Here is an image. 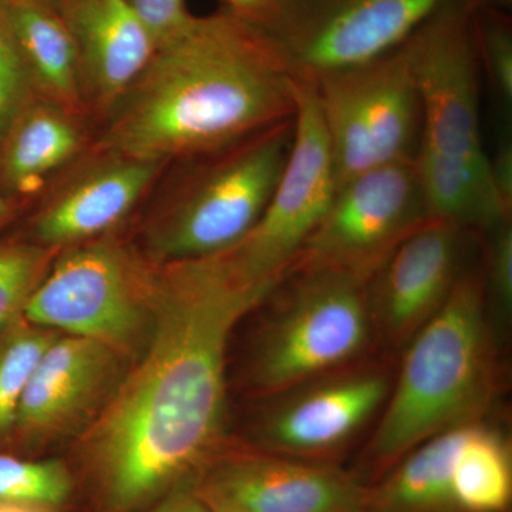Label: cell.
<instances>
[{
  "mask_svg": "<svg viewBox=\"0 0 512 512\" xmlns=\"http://www.w3.org/2000/svg\"><path fill=\"white\" fill-rule=\"evenodd\" d=\"M274 289L242 281L211 254L148 269L154 332L94 427L104 507H144L198 466L220 439L232 330Z\"/></svg>",
  "mask_w": 512,
  "mask_h": 512,
  "instance_id": "cell-1",
  "label": "cell"
},
{
  "mask_svg": "<svg viewBox=\"0 0 512 512\" xmlns=\"http://www.w3.org/2000/svg\"><path fill=\"white\" fill-rule=\"evenodd\" d=\"M296 97L261 26L225 9L192 15L111 104L99 150L158 163L202 156L292 119Z\"/></svg>",
  "mask_w": 512,
  "mask_h": 512,
  "instance_id": "cell-2",
  "label": "cell"
},
{
  "mask_svg": "<svg viewBox=\"0 0 512 512\" xmlns=\"http://www.w3.org/2000/svg\"><path fill=\"white\" fill-rule=\"evenodd\" d=\"M484 279L468 269L444 305L407 345L402 370L367 458L390 466L424 441L476 423L494 387Z\"/></svg>",
  "mask_w": 512,
  "mask_h": 512,
  "instance_id": "cell-3",
  "label": "cell"
},
{
  "mask_svg": "<svg viewBox=\"0 0 512 512\" xmlns=\"http://www.w3.org/2000/svg\"><path fill=\"white\" fill-rule=\"evenodd\" d=\"M293 141L295 117L192 157L194 165L153 238L163 262L214 254L244 237L281 185Z\"/></svg>",
  "mask_w": 512,
  "mask_h": 512,
  "instance_id": "cell-4",
  "label": "cell"
},
{
  "mask_svg": "<svg viewBox=\"0 0 512 512\" xmlns=\"http://www.w3.org/2000/svg\"><path fill=\"white\" fill-rule=\"evenodd\" d=\"M369 282L333 269H295L262 329L251 377L264 393L291 392L357 359L375 328Z\"/></svg>",
  "mask_w": 512,
  "mask_h": 512,
  "instance_id": "cell-5",
  "label": "cell"
},
{
  "mask_svg": "<svg viewBox=\"0 0 512 512\" xmlns=\"http://www.w3.org/2000/svg\"><path fill=\"white\" fill-rule=\"evenodd\" d=\"M309 84L328 140L335 187L416 156L423 109L399 46Z\"/></svg>",
  "mask_w": 512,
  "mask_h": 512,
  "instance_id": "cell-6",
  "label": "cell"
},
{
  "mask_svg": "<svg viewBox=\"0 0 512 512\" xmlns=\"http://www.w3.org/2000/svg\"><path fill=\"white\" fill-rule=\"evenodd\" d=\"M447 0H275L252 20L298 82L375 59L403 43ZM507 9L511 0H485Z\"/></svg>",
  "mask_w": 512,
  "mask_h": 512,
  "instance_id": "cell-7",
  "label": "cell"
},
{
  "mask_svg": "<svg viewBox=\"0 0 512 512\" xmlns=\"http://www.w3.org/2000/svg\"><path fill=\"white\" fill-rule=\"evenodd\" d=\"M485 0H447L400 43L423 109L421 146L487 163L480 131L477 10Z\"/></svg>",
  "mask_w": 512,
  "mask_h": 512,
  "instance_id": "cell-8",
  "label": "cell"
},
{
  "mask_svg": "<svg viewBox=\"0 0 512 512\" xmlns=\"http://www.w3.org/2000/svg\"><path fill=\"white\" fill-rule=\"evenodd\" d=\"M427 221L413 158L373 168L335 187L293 271L333 269L369 282Z\"/></svg>",
  "mask_w": 512,
  "mask_h": 512,
  "instance_id": "cell-9",
  "label": "cell"
},
{
  "mask_svg": "<svg viewBox=\"0 0 512 512\" xmlns=\"http://www.w3.org/2000/svg\"><path fill=\"white\" fill-rule=\"evenodd\" d=\"M148 269L113 242L64 255L40 281L22 318L106 346L126 345L148 303Z\"/></svg>",
  "mask_w": 512,
  "mask_h": 512,
  "instance_id": "cell-10",
  "label": "cell"
},
{
  "mask_svg": "<svg viewBox=\"0 0 512 512\" xmlns=\"http://www.w3.org/2000/svg\"><path fill=\"white\" fill-rule=\"evenodd\" d=\"M473 232L427 221L404 239L367 284L373 328L394 346L413 336L447 301L466 274Z\"/></svg>",
  "mask_w": 512,
  "mask_h": 512,
  "instance_id": "cell-11",
  "label": "cell"
},
{
  "mask_svg": "<svg viewBox=\"0 0 512 512\" xmlns=\"http://www.w3.org/2000/svg\"><path fill=\"white\" fill-rule=\"evenodd\" d=\"M198 494L208 507L239 512H365L367 503L345 474L281 457L228 461Z\"/></svg>",
  "mask_w": 512,
  "mask_h": 512,
  "instance_id": "cell-12",
  "label": "cell"
},
{
  "mask_svg": "<svg viewBox=\"0 0 512 512\" xmlns=\"http://www.w3.org/2000/svg\"><path fill=\"white\" fill-rule=\"evenodd\" d=\"M295 387L264 426V439L288 456H316L348 443L389 397L387 377L357 372Z\"/></svg>",
  "mask_w": 512,
  "mask_h": 512,
  "instance_id": "cell-13",
  "label": "cell"
},
{
  "mask_svg": "<svg viewBox=\"0 0 512 512\" xmlns=\"http://www.w3.org/2000/svg\"><path fill=\"white\" fill-rule=\"evenodd\" d=\"M59 10L79 53L83 99L107 111L146 69L156 42L128 0H62Z\"/></svg>",
  "mask_w": 512,
  "mask_h": 512,
  "instance_id": "cell-14",
  "label": "cell"
},
{
  "mask_svg": "<svg viewBox=\"0 0 512 512\" xmlns=\"http://www.w3.org/2000/svg\"><path fill=\"white\" fill-rule=\"evenodd\" d=\"M40 212L35 232L50 245L72 244L119 224L156 180L164 163L106 154Z\"/></svg>",
  "mask_w": 512,
  "mask_h": 512,
  "instance_id": "cell-15",
  "label": "cell"
},
{
  "mask_svg": "<svg viewBox=\"0 0 512 512\" xmlns=\"http://www.w3.org/2000/svg\"><path fill=\"white\" fill-rule=\"evenodd\" d=\"M109 346L92 339L55 340L30 377L9 441H26L60 426L92 399L109 367Z\"/></svg>",
  "mask_w": 512,
  "mask_h": 512,
  "instance_id": "cell-16",
  "label": "cell"
},
{
  "mask_svg": "<svg viewBox=\"0 0 512 512\" xmlns=\"http://www.w3.org/2000/svg\"><path fill=\"white\" fill-rule=\"evenodd\" d=\"M413 161L429 221L446 222L477 235L511 220V212L495 190L490 160L473 163L420 144Z\"/></svg>",
  "mask_w": 512,
  "mask_h": 512,
  "instance_id": "cell-17",
  "label": "cell"
},
{
  "mask_svg": "<svg viewBox=\"0 0 512 512\" xmlns=\"http://www.w3.org/2000/svg\"><path fill=\"white\" fill-rule=\"evenodd\" d=\"M73 119L42 99L20 114L0 141V194H32L77 153L82 133Z\"/></svg>",
  "mask_w": 512,
  "mask_h": 512,
  "instance_id": "cell-18",
  "label": "cell"
},
{
  "mask_svg": "<svg viewBox=\"0 0 512 512\" xmlns=\"http://www.w3.org/2000/svg\"><path fill=\"white\" fill-rule=\"evenodd\" d=\"M37 97L67 113L84 106L79 53L66 20L43 0H9Z\"/></svg>",
  "mask_w": 512,
  "mask_h": 512,
  "instance_id": "cell-19",
  "label": "cell"
},
{
  "mask_svg": "<svg viewBox=\"0 0 512 512\" xmlns=\"http://www.w3.org/2000/svg\"><path fill=\"white\" fill-rule=\"evenodd\" d=\"M471 424L443 431L410 451L375 493H367L366 510L457 512L454 464Z\"/></svg>",
  "mask_w": 512,
  "mask_h": 512,
  "instance_id": "cell-20",
  "label": "cell"
},
{
  "mask_svg": "<svg viewBox=\"0 0 512 512\" xmlns=\"http://www.w3.org/2000/svg\"><path fill=\"white\" fill-rule=\"evenodd\" d=\"M511 494L507 443L494 430L471 424L454 464L453 497L458 512H504Z\"/></svg>",
  "mask_w": 512,
  "mask_h": 512,
  "instance_id": "cell-21",
  "label": "cell"
},
{
  "mask_svg": "<svg viewBox=\"0 0 512 512\" xmlns=\"http://www.w3.org/2000/svg\"><path fill=\"white\" fill-rule=\"evenodd\" d=\"M53 342L52 335L19 322L0 332V446L12 437L23 392Z\"/></svg>",
  "mask_w": 512,
  "mask_h": 512,
  "instance_id": "cell-22",
  "label": "cell"
},
{
  "mask_svg": "<svg viewBox=\"0 0 512 512\" xmlns=\"http://www.w3.org/2000/svg\"><path fill=\"white\" fill-rule=\"evenodd\" d=\"M72 480L62 464L32 461L0 451V503L42 508L63 504Z\"/></svg>",
  "mask_w": 512,
  "mask_h": 512,
  "instance_id": "cell-23",
  "label": "cell"
},
{
  "mask_svg": "<svg viewBox=\"0 0 512 512\" xmlns=\"http://www.w3.org/2000/svg\"><path fill=\"white\" fill-rule=\"evenodd\" d=\"M37 97L9 0H0V141Z\"/></svg>",
  "mask_w": 512,
  "mask_h": 512,
  "instance_id": "cell-24",
  "label": "cell"
},
{
  "mask_svg": "<svg viewBox=\"0 0 512 512\" xmlns=\"http://www.w3.org/2000/svg\"><path fill=\"white\" fill-rule=\"evenodd\" d=\"M46 264L43 249L26 242L0 244V332L19 322L40 284Z\"/></svg>",
  "mask_w": 512,
  "mask_h": 512,
  "instance_id": "cell-25",
  "label": "cell"
},
{
  "mask_svg": "<svg viewBox=\"0 0 512 512\" xmlns=\"http://www.w3.org/2000/svg\"><path fill=\"white\" fill-rule=\"evenodd\" d=\"M477 43L495 92L505 104L512 103V28L507 9L480 6L477 10Z\"/></svg>",
  "mask_w": 512,
  "mask_h": 512,
  "instance_id": "cell-26",
  "label": "cell"
},
{
  "mask_svg": "<svg viewBox=\"0 0 512 512\" xmlns=\"http://www.w3.org/2000/svg\"><path fill=\"white\" fill-rule=\"evenodd\" d=\"M487 265L484 268L485 302L507 322L512 311V228L505 220L488 232Z\"/></svg>",
  "mask_w": 512,
  "mask_h": 512,
  "instance_id": "cell-27",
  "label": "cell"
},
{
  "mask_svg": "<svg viewBox=\"0 0 512 512\" xmlns=\"http://www.w3.org/2000/svg\"><path fill=\"white\" fill-rule=\"evenodd\" d=\"M128 3L146 26L156 46L175 35L192 16L185 0H128Z\"/></svg>",
  "mask_w": 512,
  "mask_h": 512,
  "instance_id": "cell-28",
  "label": "cell"
},
{
  "mask_svg": "<svg viewBox=\"0 0 512 512\" xmlns=\"http://www.w3.org/2000/svg\"><path fill=\"white\" fill-rule=\"evenodd\" d=\"M491 175L498 197L505 207L511 212L512 208V146L505 140L498 148L497 154L490 157Z\"/></svg>",
  "mask_w": 512,
  "mask_h": 512,
  "instance_id": "cell-29",
  "label": "cell"
},
{
  "mask_svg": "<svg viewBox=\"0 0 512 512\" xmlns=\"http://www.w3.org/2000/svg\"><path fill=\"white\" fill-rule=\"evenodd\" d=\"M151 512H210V508L202 500L200 494L181 491V493L171 495Z\"/></svg>",
  "mask_w": 512,
  "mask_h": 512,
  "instance_id": "cell-30",
  "label": "cell"
},
{
  "mask_svg": "<svg viewBox=\"0 0 512 512\" xmlns=\"http://www.w3.org/2000/svg\"><path fill=\"white\" fill-rule=\"evenodd\" d=\"M220 2L222 9L255 20L268 12L275 0H220Z\"/></svg>",
  "mask_w": 512,
  "mask_h": 512,
  "instance_id": "cell-31",
  "label": "cell"
},
{
  "mask_svg": "<svg viewBox=\"0 0 512 512\" xmlns=\"http://www.w3.org/2000/svg\"><path fill=\"white\" fill-rule=\"evenodd\" d=\"M13 215V202L10 198L0 194V228L10 220Z\"/></svg>",
  "mask_w": 512,
  "mask_h": 512,
  "instance_id": "cell-32",
  "label": "cell"
},
{
  "mask_svg": "<svg viewBox=\"0 0 512 512\" xmlns=\"http://www.w3.org/2000/svg\"><path fill=\"white\" fill-rule=\"evenodd\" d=\"M0 512H46V510L28 507V505L0 503Z\"/></svg>",
  "mask_w": 512,
  "mask_h": 512,
  "instance_id": "cell-33",
  "label": "cell"
},
{
  "mask_svg": "<svg viewBox=\"0 0 512 512\" xmlns=\"http://www.w3.org/2000/svg\"><path fill=\"white\" fill-rule=\"evenodd\" d=\"M208 508H210V512H239L237 510H232V508L220 507V505H215V507Z\"/></svg>",
  "mask_w": 512,
  "mask_h": 512,
  "instance_id": "cell-34",
  "label": "cell"
},
{
  "mask_svg": "<svg viewBox=\"0 0 512 512\" xmlns=\"http://www.w3.org/2000/svg\"><path fill=\"white\" fill-rule=\"evenodd\" d=\"M43 2L49 3V5L56 6V8H59L60 6V0H43Z\"/></svg>",
  "mask_w": 512,
  "mask_h": 512,
  "instance_id": "cell-35",
  "label": "cell"
},
{
  "mask_svg": "<svg viewBox=\"0 0 512 512\" xmlns=\"http://www.w3.org/2000/svg\"><path fill=\"white\" fill-rule=\"evenodd\" d=\"M60 2H62V0H60Z\"/></svg>",
  "mask_w": 512,
  "mask_h": 512,
  "instance_id": "cell-36",
  "label": "cell"
}]
</instances>
